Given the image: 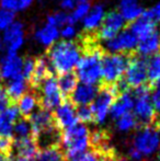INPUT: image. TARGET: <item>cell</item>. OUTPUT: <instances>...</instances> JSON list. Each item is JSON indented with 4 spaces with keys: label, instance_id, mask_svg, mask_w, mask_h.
Segmentation results:
<instances>
[{
    "label": "cell",
    "instance_id": "48",
    "mask_svg": "<svg viewBox=\"0 0 160 161\" xmlns=\"http://www.w3.org/2000/svg\"><path fill=\"white\" fill-rule=\"evenodd\" d=\"M75 1H76V3L79 4V3H85V2H87L88 0H75Z\"/></svg>",
    "mask_w": 160,
    "mask_h": 161
},
{
    "label": "cell",
    "instance_id": "35",
    "mask_svg": "<svg viewBox=\"0 0 160 161\" xmlns=\"http://www.w3.org/2000/svg\"><path fill=\"white\" fill-rule=\"evenodd\" d=\"M14 12L9 10H0V30H6L10 24L13 23Z\"/></svg>",
    "mask_w": 160,
    "mask_h": 161
},
{
    "label": "cell",
    "instance_id": "16",
    "mask_svg": "<svg viewBox=\"0 0 160 161\" xmlns=\"http://www.w3.org/2000/svg\"><path fill=\"white\" fill-rule=\"evenodd\" d=\"M3 43L8 53H17L23 44V25L20 22H13L4 30Z\"/></svg>",
    "mask_w": 160,
    "mask_h": 161
},
{
    "label": "cell",
    "instance_id": "38",
    "mask_svg": "<svg viewBox=\"0 0 160 161\" xmlns=\"http://www.w3.org/2000/svg\"><path fill=\"white\" fill-rule=\"evenodd\" d=\"M141 14L147 18L148 20L152 21L154 23L158 24L160 22V3H157L156 6H154L152 9H149V10L144 11Z\"/></svg>",
    "mask_w": 160,
    "mask_h": 161
},
{
    "label": "cell",
    "instance_id": "29",
    "mask_svg": "<svg viewBox=\"0 0 160 161\" xmlns=\"http://www.w3.org/2000/svg\"><path fill=\"white\" fill-rule=\"evenodd\" d=\"M65 155L60 145L40 149L36 156L37 161H64Z\"/></svg>",
    "mask_w": 160,
    "mask_h": 161
},
{
    "label": "cell",
    "instance_id": "47",
    "mask_svg": "<svg viewBox=\"0 0 160 161\" xmlns=\"http://www.w3.org/2000/svg\"><path fill=\"white\" fill-rule=\"evenodd\" d=\"M13 161H34V160H33V159H26V158L15 157V158H13Z\"/></svg>",
    "mask_w": 160,
    "mask_h": 161
},
{
    "label": "cell",
    "instance_id": "4",
    "mask_svg": "<svg viewBox=\"0 0 160 161\" xmlns=\"http://www.w3.org/2000/svg\"><path fill=\"white\" fill-rule=\"evenodd\" d=\"M119 96L120 93L116 89L115 83L114 85L100 83L99 92L91 105L92 113H93V122L101 124L107 119L108 114L110 113V108Z\"/></svg>",
    "mask_w": 160,
    "mask_h": 161
},
{
    "label": "cell",
    "instance_id": "40",
    "mask_svg": "<svg viewBox=\"0 0 160 161\" xmlns=\"http://www.w3.org/2000/svg\"><path fill=\"white\" fill-rule=\"evenodd\" d=\"M11 104V100L6 91V88L0 85V112L4 111Z\"/></svg>",
    "mask_w": 160,
    "mask_h": 161
},
{
    "label": "cell",
    "instance_id": "50",
    "mask_svg": "<svg viewBox=\"0 0 160 161\" xmlns=\"http://www.w3.org/2000/svg\"><path fill=\"white\" fill-rule=\"evenodd\" d=\"M0 48H1V38H0Z\"/></svg>",
    "mask_w": 160,
    "mask_h": 161
},
{
    "label": "cell",
    "instance_id": "26",
    "mask_svg": "<svg viewBox=\"0 0 160 161\" xmlns=\"http://www.w3.org/2000/svg\"><path fill=\"white\" fill-rule=\"evenodd\" d=\"M160 82V51L147 57V85L152 89Z\"/></svg>",
    "mask_w": 160,
    "mask_h": 161
},
{
    "label": "cell",
    "instance_id": "14",
    "mask_svg": "<svg viewBox=\"0 0 160 161\" xmlns=\"http://www.w3.org/2000/svg\"><path fill=\"white\" fill-rule=\"evenodd\" d=\"M23 62L17 53H7L0 63V79H10L22 75Z\"/></svg>",
    "mask_w": 160,
    "mask_h": 161
},
{
    "label": "cell",
    "instance_id": "3",
    "mask_svg": "<svg viewBox=\"0 0 160 161\" xmlns=\"http://www.w3.org/2000/svg\"><path fill=\"white\" fill-rule=\"evenodd\" d=\"M130 56L132 54H112L105 52L101 64V83L114 85L123 78Z\"/></svg>",
    "mask_w": 160,
    "mask_h": 161
},
{
    "label": "cell",
    "instance_id": "45",
    "mask_svg": "<svg viewBox=\"0 0 160 161\" xmlns=\"http://www.w3.org/2000/svg\"><path fill=\"white\" fill-rule=\"evenodd\" d=\"M33 0H18L19 2V10H24L26 9L31 3H32Z\"/></svg>",
    "mask_w": 160,
    "mask_h": 161
},
{
    "label": "cell",
    "instance_id": "25",
    "mask_svg": "<svg viewBox=\"0 0 160 161\" xmlns=\"http://www.w3.org/2000/svg\"><path fill=\"white\" fill-rule=\"evenodd\" d=\"M143 12V8L137 2V0H121L120 14L128 23H132L138 19Z\"/></svg>",
    "mask_w": 160,
    "mask_h": 161
},
{
    "label": "cell",
    "instance_id": "39",
    "mask_svg": "<svg viewBox=\"0 0 160 161\" xmlns=\"http://www.w3.org/2000/svg\"><path fill=\"white\" fill-rule=\"evenodd\" d=\"M13 139L11 137H6V136H0V153L10 155L12 150Z\"/></svg>",
    "mask_w": 160,
    "mask_h": 161
},
{
    "label": "cell",
    "instance_id": "24",
    "mask_svg": "<svg viewBox=\"0 0 160 161\" xmlns=\"http://www.w3.org/2000/svg\"><path fill=\"white\" fill-rule=\"evenodd\" d=\"M103 18H104V11H103L102 6H100V4L89 10L88 14L83 18L85 32L96 33L100 28L101 23H102Z\"/></svg>",
    "mask_w": 160,
    "mask_h": 161
},
{
    "label": "cell",
    "instance_id": "30",
    "mask_svg": "<svg viewBox=\"0 0 160 161\" xmlns=\"http://www.w3.org/2000/svg\"><path fill=\"white\" fill-rule=\"evenodd\" d=\"M115 121H116V123H115L116 128L120 131H124V133H127V131H130V130H133L134 128L139 127L136 117L130 112L122 115L121 117H119Z\"/></svg>",
    "mask_w": 160,
    "mask_h": 161
},
{
    "label": "cell",
    "instance_id": "28",
    "mask_svg": "<svg viewBox=\"0 0 160 161\" xmlns=\"http://www.w3.org/2000/svg\"><path fill=\"white\" fill-rule=\"evenodd\" d=\"M59 36V31L56 26L47 23L44 28L39 30L35 34V38L45 46H52Z\"/></svg>",
    "mask_w": 160,
    "mask_h": 161
},
{
    "label": "cell",
    "instance_id": "37",
    "mask_svg": "<svg viewBox=\"0 0 160 161\" xmlns=\"http://www.w3.org/2000/svg\"><path fill=\"white\" fill-rule=\"evenodd\" d=\"M34 67H35V58L29 57L23 62V65H22V76L28 81L31 78V76H32Z\"/></svg>",
    "mask_w": 160,
    "mask_h": 161
},
{
    "label": "cell",
    "instance_id": "9",
    "mask_svg": "<svg viewBox=\"0 0 160 161\" xmlns=\"http://www.w3.org/2000/svg\"><path fill=\"white\" fill-rule=\"evenodd\" d=\"M125 20L118 11H110L104 15L99 30L97 31V36L99 40L110 41L115 37L119 32L124 28Z\"/></svg>",
    "mask_w": 160,
    "mask_h": 161
},
{
    "label": "cell",
    "instance_id": "20",
    "mask_svg": "<svg viewBox=\"0 0 160 161\" xmlns=\"http://www.w3.org/2000/svg\"><path fill=\"white\" fill-rule=\"evenodd\" d=\"M128 29L136 36L137 40L141 41L144 38L148 37L149 35H152L155 31H157V24L150 21V20H148L147 18L141 14L137 20L130 23V28Z\"/></svg>",
    "mask_w": 160,
    "mask_h": 161
},
{
    "label": "cell",
    "instance_id": "17",
    "mask_svg": "<svg viewBox=\"0 0 160 161\" xmlns=\"http://www.w3.org/2000/svg\"><path fill=\"white\" fill-rule=\"evenodd\" d=\"M98 92H99V87H96L93 85L81 83V85L77 86L75 91L71 93V96L68 99L74 105H77V106L89 105L96 99Z\"/></svg>",
    "mask_w": 160,
    "mask_h": 161
},
{
    "label": "cell",
    "instance_id": "22",
    "mask_svg": "<svg viewBox=\"0 0 160 161\" xmlns=\"http://www.w3.org/2000/svg\"><path fill=\"white\" fill-rule=\"evenodd\" d=\"M160 51V33L158 30L155 31L152 35L144 38L141 41H138V44L136 47V53L141 56L154 55L157 52Z\"/></svg>",
    "mask_w": 160,
    "mask_h": 161
},
{
    "label": "cell",
    "instance_id": "32",
    "mask_svg": "<svg viewBox=\"0 0 160 161\" xmlns=\"http://www.w3.org/2000/svg\"><path fill=\"white\" fill-rule=\"evenodd\" d=\"M89 10H90V4L88 3V2L79 3L77 6V8H75V10L73 11V13L68 15L67 23L70 24V25H74L76 22H78V21H80L81 19H83V18L88 14Z\"/></svg>",
    "mask_w": 160,
    "mask_h": 161
},
{
    "label": "cell",
    "instance_id": "34",
    "mask_svg": "<svg viewBox=\"0 0 160 161\" xmlns=\"http://www.w3.org/2000/svg\"><path fill=\"white\" fill-rule=\"evenodd\" d=\"M70 161H103L101 156L94 150H86L75 157L70 158Z\"/></svg>",
    "mask_w": 160,
    "mask_h": 161
},
{
    "label": "cell",
    "instance_id": "36",
    "mask_svg": "<svg viewBox=\"0 0 160 161\" xmlns=\"http://www.w3.org/2000/svg\"><path fill=\"white\" fill-rule=\"evenodd\" d=\"M67 20H68V15L64 12H57V13H54V14L49 15L47 18V22L48 24L54 26H63L64 24L67 23Z\"/></svg>",
    "mask_w": 160,
    "mask_h": 161
},
{
    "label": "cell",
    "instance_id": "2",
    "mask_svg": "<svg viewBox=\"0 0 160 161\" xmlns=\"http://www.w3.org/2000/svg\"><path fill=\"white\" fill-rule=\"evenodd\" d=\"M90 146V131L83 124L77 123L71 127L64 129L60 138V147L65 158L75 157L88 149Z\"/></svg>",
    "mask_w": 160,
    "mask_h": 161
},
{
    "label": "cell",
    "instance_id": "12",
    "mask_svg": "<svg viewBox=\"0 0 160 161\" xmlns=\"http://www.w3.org/2000/svg\"><path fill=\"white\" fill-rule=\"evenodd\" d=\"M29 122L31 124L32 135L34 138L39 137L40 135L51 130V129L57 127L52 112L42 108H40L39 110L31 114V116L29 117Z\"/></svg>",
    "mask_w": 160,
    "mask_h": 161
},
{
    "label": "cell",
    "instance_id": "27",
    "mask_svg": "<svg viewBox=\"0 0 160 161\" xmlns=\"http://www.w3.org/2000/svg\"><path fill=\"white\" fill-rule=\"evenodd\" d=\"M78 81L79 80H78L77 75L73 71L63 74L58 77L57 85L65 99H68L71 96V93L75 91V89L78 86Z\"/></svg>",
    "mask_w": 160,
    "mask_h": 161
},
{
    "label": "cell",
    "instance_id": "10",
    "mask_svg": "<svg viewBox=\"0 0 160 161\" xmlns=\"http://www.w3.org/2000/svg\"><path fill=\"white\" fill-rule=\"evenodd\" d=\"M134 115L139 127L154 125L156 113L150 96L134 97Z\"/></svg>",
    "mask_w": 160,
    "mask_h": 161
},
{
    "label": "cell",
    "instance_id": "5",
    "mask_svg": "<svg viewBox=\"0 0 160 161\" xmlns=\"http://www.w3.org/2000/svg\"><path fill=\"white\" fill-rule=\"evenodd\" d=\"M160 147V133L154 125L141 127L134 136L130 148L136 150L141 157L152 156Z\"/></svg>",
    "mask_w": 160,
    "mask_h": 161
},
{
    "label": "cell",
    "instance_id": "1",
    "mask_svg": "<svg viewBox=\"0 0 160 161\" xmlns=\"http://www.w3.org/2000/svg\"><path fill=\"white\" fill-rule=\"evenodd\" d=\"M80 56L79 43L75 41H62L49 46L46 58L54 72L60 76L71 71L76 67Z\"/></svg>",
    "mask_w": 160,
    "mask_h": 161
},
{
    "label": "cell",
    "instance_id": "33",
    "mask_svg": "<svg viewBox=\"0 0 160 161\" xmlns=\"http://www.w3.org/2000/svg\"><path fill=\"white\" fill-rule=\"evenodd\" d=\"M78 121H81L82 123H91L93 122V113L90 105H82L79 106L77 111Z\"/></svg>",
    "mask_w": 160,
    "mask_h": 161
},
{
    "label": "cell",
    "instance_id": "15",
    "mask_svg": "<svg viewBox=\"0 0 160 161\" xmlns=\"http://www.w3.org/2000/svg\"><path fill=\"white\" fill-rule=\"evenodd\" d=\"M54 75V70L52 69L51 65L45 56H40L35 58V67L31 78L29 79V86L32 90L36 91L40 88L41 83L45 80L48 76Z\"/></svg>",
    "mask_w": 160,
    "mask_h": 161
},
{
    "label": "cell",
    "instance_id": "31",
    "mask_svg": "<svg viewBox=\"0 0 160 161\" xmlns=\"http://www.w3.org/2000/svg\"><path fill=\"white\" fill-rule=\"evenodd\" d=\"M13 133L15 134V138H26L33 136L29 119H24V117L18 119L17 123L13 126Z\"/></svg>",
    "mask_w": 160,
    "mask_h": 161
},
{
    "label": "cell",
    "instance_id": "8",
    "mask_svg": "<svg viewBox=\"0 0 160 161\" xmlns=\"http://www.w3.org/2000/svg\"><path fill=\"white\" fill-rule=\"evenodd\" d=\"M138 40L132 33L130 29H125L120 32L115 37L108 41L107 47L109 53L112 54H133L136 52Z\"/></svg>",
    "mask_w": 160,
    "mask_h": 161
},
{
    "label": "cell",
    "instance_id": "11",
    "mask_svg": "<svg viewBox=\"0 0 160 161\" xmlns=\"http://www.w3.org/2000/svg\"><path fill=\"white\" fill-rule=\"evenodd\" d=\"M53 117L56 126L60 130L67 129L78 123L75 105L69 101V99H65L63 103L55 108L53 113Z\"/></svg>",
    "mask_w": 160,
    "mask_h": 161
},
{
    "label": "cell",
    "instance_id": "19",
    "mask_svg": "<svg viewBox=\"0 0 160 161\" xmlns=\"http://www.w3.org/2000/svg\"><path fill=\"white\" fill-rule=\"evenodd\" d=\"M134 108V97L130 91L124 92L120 94L118 99L114 101L112 104L111 108H110V113H111V117L113 119H118L122 115L126 114V113L130 112Z\"/></svg>",
    "mask_w": 160,
    "mask_h": 161
},
{
    "label": "cell",
    "instance_id": "43",
    "mask_svg": "<svg viewBox=\"0 0 160 161\" xmlns=\"http://www.w3.org/2000/svg\"><path fill=\"white\" fill-rule=\"evenodd\" d=\"M152 104H154L155 110L157 111V113L160 114V91L155 90L154 94H152Z\"/></svg>",
    "mask_w": 160,
    "mask_h": 161
},
{
    "label": "cell",
    "instance_id": "18",
    "mask_svg": "<svg viewBox=\"0 0 160 161\" xmlns=\"http://www.w3.org/2000/svg\"><path fill=\"white\" fill-rule=\"evenodd\" d=\"M19 110L17 106L10 105L0 112V136L12 137L13 126L19 119Z\"/></svg>",
    "mask_w": 160,
    "mask_h": 161
},
{
    "label": "cell",
    "instance_id": "44",
    "mask_svg": "<svg viewBox=\"0 0 160 161\" xmlns=\"http://www.w3.org/2000/svg\"><path fill=\"white\" fill-rule=\"evenodd\" d=\"M76 4L75 0H62V7L64 9H73Z\"/></svg>",
    "mask_w": 160,
    "mask_h": 161
},
{
    "label": "cell",
    "instance_id": "6",
    "mask_svg": "<svg viewBox=\"0 0 160 161\" xmlns=\"http://www.w3.org/2000/svg\"><path fill=\"white\" fill-rule=\"evenodd\" d=\"M36 93L39 96L40 108H45L49 112L55 110L65 100L58 88L57 79L54 77V75L48 76L41 83L40 88L36 90Z\"/></svg>",
    "mask_w": 160,
    "mask_h": 161
},
{
    "label": "cell",
    "instance_id": "41",
    "mask_svg": "<svg viewBox=\"0 0 160 161\" xmlns=\"http://www.w3.org/2000/svg\"><path fill=\"white\" fill-rule=\"evenodd\" d=\"M0 6L3 10L18 11L19 10V2L18 0H0Z\"/></svg>",
    "mask_w": 160,
    "mask_h": 161
},
{
    "label": "cell",
    "instance_id": "23",
    "mask_svg": "<svg viewBox=\"0 0 160 161\" xmlns=\"http://www.w3.org/2000/svg\"><path fill=\"white\" fill-rule=\"evenodd\" d=\"M37 105H39V96H37L36 91L31 90V91L24 93L18 100L17 108L19 110V113L22 115V117L29 119Z\"/></svg>",
    "mask_w": 160,
    "mask_h": 161
},
{
    "label": "cell",
    "instance_id": "7",
    "mask_svg": "<svg viewBox=\"0 0 160 161\" xmlns=\"http://www.w3.org/2000/svg\"><path fill=\"white\" fill-rule=\"evenodd\" d=\"M123 79L128 88H137L147 83V57L135 52L132 54Z\"/></svg>",
    "mask_w": 160,
    "mask_h": 161
},
{
    "label": "cell",
    "instance_id": "13",
    "mask_svg": "<svg viewBox=\"0 0 160 161\" xmlns=\"http://www.w3.org/2000/svg\"><path fill=\"white\" fill-rule=\"evenodd\" d=\"M37 153H39V146L33 136L26 138H15L13 139L10 157L15 156V157L34 160V158H36L37 156Z\"/></svg>",
    "mask_w": 160,
    "mask_h": 161
},
{
    "label": "cell",
    "instance_id": "21",
    "mask_svg": "<svg viewBox=\"0 0 160 161\" xmlns=\"http://www.w3.org/2000/svg\"><path fill=\"white\" fill-rule=\"evenodd\" d=\"M29 82L22 75L10 79L6 87V91L11 100V103H17L24 93H26L29 90Z\"/></svg>",
    "mask_w": 160,
    "mask_h": 161
},
{
    "label": "cell",
    "instance_id": "42",
    "mask_svg": "<svg viewBox=\"0 0 160 161\" xmlns=\"http://www.w3.org/2000/svg\"><path fill=\"white\" fill-rule=\"evenodd\" d=\"M76 34V29L74 25H70V24H68V25L64 26L62 30V32H60V35L63 36L64 38H71L74 37Z\"/></svg>",
    "mask_w": 160,
    "mask_h": 161
},
{
    "label": "cell",
    "instance_id": "49",
    "mask_svg": "<svg viewBox=\"0 0 160 161\" xmlns=\"http://www.w3.org/2000/svg\"><path fill=\"white\" fill-rule=\"evenodd\" d=\"M157 158H158V161H160V150H159V153H158V156H157Z\"/></svg>",
    "mask_w": 160,
    "mask_h": 161
},
{
    "label": "cell",
    "instance_id": "46",
    "mask_svg": "<svg viewBox=\"0 0 160 161\" xmlns=\"http://www.w3.org/2000/svg\"><path fill=\"white\" fill-rule=\"evenodd\" d=\"M0 161H11L10 155H6V153H0Z\"/></svg>",
    "mask_w": 160,
    "mask_h": 161
}]
</instances>
